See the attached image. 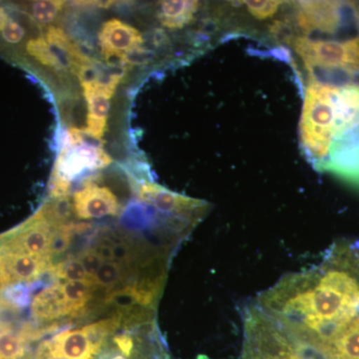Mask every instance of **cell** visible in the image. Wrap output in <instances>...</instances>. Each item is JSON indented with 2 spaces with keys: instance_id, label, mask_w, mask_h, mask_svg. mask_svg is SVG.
Segmentation results:
<instances>
[{
  "instance_id": "cell-2",
  "label": "cell",
  "mask_w": 359,
  "mask_h": 359,
  "mask_svg": "<svg viewBox=\"0 0 359 359\" xmlns=\"http://www.w3.org/2000/svg\"><path fill=\"white\" fill-rule=\"evenodd\" d=\"M90 323L93 344L85 359H172L155 311L107 309Z\"/></svg>"
},
{
  "instance_id": "cell-7",
  "label": "cell",
  "mask_w": 359,
  "mask_h": 359,
  "mask_svg": "<svg viewBox=\"0 0 359 359\" xmlns=\"http://www.w3.org/2000/svg\"><path fill=\"white\" fill-rule=\"evenodd\" d=\"M136 192L141 202L168 216L202 219L209 209V204L205 201L173 192L154 182H143L138 186Z\"/></svg>"
},
{
  "instance_id": "cell-11",
  "label": "cell",
  "mask_w": 359,
  "mask_h": 359,
  "mask_svg": "<svg viewBox=\"0 0 359 359\" xmlns=\"http://www.w3.org/2000/svg\"><path fill=\"white\" fill-rule=\"evenodd\" d=\"M55 278L56 276L52 275L50 282L46 283L43 280L30 304L33 320L41 325H51L63 318H70L62 283L55 282Z\"/></svg>"
},
{
  "instance_id": "cell-14",
  "label": "cell",
  "mask_w": 359,
  "mask_h": 359,
  "mask_svg": "<svg viewBox=\"0 0 359 359\" xmlns=\"http://www.w3.org/2000/svg\"><path fill=\"white\" fill-rule=\"evenodd\" d=\"M65 4V2L57 0H40L27 4H16V6L33 25L47 26L55 21Z\"/></svg>"
},
{
  "instance_id": "cell-17",
  "label": "cell",
  "mask_w": 359,
  "mask_h": 359,
  "mask_svg": "<svg viewBox=\"0 0 359 359\" xmlns=\"http://www.w3.org/2000/svg\"><path fill=\"white\" fill-rule=\"evenodd\" d=\"M77 259L83 264L85 271H87L90 278H95L97 271L101 268L104 262L103 257L96 252L94 248L89 247L88 249L84 250L80 252Z\"/></svg>"
},
{
  "instance_id": "cell-10",
  "label": "cell",
  "mask_w": 359,
  "mask_h": 359,
  "mask_svg": "<svg viewBox=\"0 0 359 359\" xmlns=\"http://www.w3.org/2000/svg\"><path fill=\"white\" fill-rule=\"evenodd\" d=\"M72 210L78 219H96L116 216L121 205L110 188L87 180L73 196Z\"/></svg>"
},
{
  "instance_id": "cell-4",
  "label": "cell",
  "mask_w": 359,
  "mask_h": 359,
  "mask_svg": "<svg viewBox=\"0 0 359 359\" xmlns=\"http://www.w3.org/2000/svg\"><path fill=\"white\" fill-rule=\"evenodd\" d=\"M112 159L102 148L85 143L82 130L71 128L55 163L52 178L71 184L85 171L102 169Z\"/></svg>"
},
{
  "instance_id": "cell-3",
  "label": "cell",
  "mask_w": 359,
  "mask_h": 359,
  "mask_svg": "<svg viewBox=\"0 0 359 359\" xmlns=\"http://www.w3.org/2000/svg\"><path fill=\"white\" fill-rule=\"evenodd\" d=\"M309 80L332 85H359V37L337 40L297 36L292 40Z\"/></svg>"
},
{
  "instance_id": "cell-13",
  "label": "cell",
  "mask_w": 359,
  "mask_h": 359,
  "mask_svg": "<svg viewBox=\"0 0 359 359\" xmlns=\"http://www.w3.org/2000/svg\"><path fill=\"white\" fill-rule=\"evenodd\" d=\"M32 344L13 323L0 320V359H30Z\"/></svg>"
},
{
  "instance_id": "cell-18",
  "label": "cell",
  "mask_w": 359,
  "mask_h": 359,
  "mask_svg": "<svg viewBox=\"0 0 359 359\" xmlns=\"http://www.w3.org/2000/svg\"><path fill=\"white\" fill-rule=\"evenodd\" d=\"M353 7L355 8V11H354V15H355L356 23H358L359 28V4H353Z\"/></svg>"
},
{
  "instance_id": "cell-8",
  "label": "cell",
  "mask_w": 359,
  "mask_h": 359,
  "mask_svg": "<svg viewBox=\"0 0 359 359\" xmlns=\"http://www.w3.org/2000/svg\"><path fill=\"white\" fill-rule=\"evenodd\" d=\"M99 43L104 58L110 65H126L128 56L144 49L142 33L134 26L116 18L103 23Z\"/></svg>"
},
{
  "instance_id": "cell-6",
  "label": "cell",
  "mask_w": 359,
  "mask_h": 359,
  "mask_svg": "<svg viewBox=\"0 0 359 359\" xmlns=\"http://www.w3.org/2000/svg\"><path fill=\"white\" fill-rule=\"evenodd\" d=\"M122 74L113 73L106 78L94 76L80 80L87 102L86 127L82 132L91 138L101 141L107 130L111 99L121 81Z\"/></svg>"
},
{
  "instance_id": "cell-16",
  "label": "cell",
  "mask_w": 359,
  "mask_h": 359,
  "mask_svg": "<svg viewBox=\"0 0 359 359\" xmlns=\"http://www.w3.org/2000/svg\"><path fill=\"white\" fill-rule=\"evenodd\" d=\"M241 6H244L245 11L254 20L264 21L271 20L276 14L280 13V8L285 2L271 1V0H248L241 1Z\"/></svg>"
},
{
  "instance_id": "cell-15",
  "label": "cell",
  "mask_w": 359,
  "mask_h": 359,
  "mask_svg": "<svg viewBox=\"0 0 359 359\" xmlns=\"http://www.w3.org/2000/svg\"><path fill=\"white\" fill-rule=\"evenodd\" d=\"M50 271L52 275L57 278H62L65 282L93 280L90 278L87 271H85L83 264L77 257H69L60 263L54 264Z\"/></svg>"
},
{
  "instance_id": "cell-1",
  "label": "cell",
  "mask_w": 359,
  "mask_h": 359,
  "mask_svg": "<svg viewBox=\"0 0 359 359\" xmlns=\"http://www.w3.org/2000/svg\"><path fill=\"white\" fill-rule=\"evenodd\" d=\"M299 142L314 169L359 188V85H306Z\"/></svg>"
},
{
  "instance_id": "cell-12",
  "label": "cell",
  "mask_w": 359,
  "mask_h": 359,
  "mask_svg": "<svg viewBox=\"0 0 359 359\" xmlns=\"http://www.w3.org/2000/svg\"><path fill=\"white\" fill-rule=\"evenodd\" d=\"M199 1L167 0L159 2L157 18L163 27L170 30L184 29L196 20L199 13Z\"/></svg>"
},
{
  "instance_id": "cell-5",
  "label": "cell",
  "mask_w": 359,
  "mask_h": 359,
  "mask_svg": "<svg viewBox=\"0 0 359 359\" xmlns=\"http://www.w3.org/2000/svg\"><path fill=\"white\" fill-rule=\"evenodd\" d=\"M59 228L45 216L40 208L20 226L0 236V252L29 255L53 262L51 245Z\"/></svg>"
},
{
  "instance_id": "cell-9",
  "label": "cell",
  "mask_w": 359,
  "mask_h": 359,
  "mask_svg": "<svg viewBox=\"0 0 359 359\" xmlns=\"http://www.w3.org/2000/svg\"><path fill=\"white\" fill-rule=\"evenodd\" d=\"M346 4L339 1H299L294 6L295 25L308 37L313 32L334 34L344 20Z\"/></svg>"
}]
</instances>
